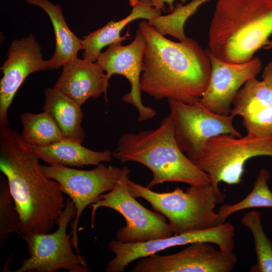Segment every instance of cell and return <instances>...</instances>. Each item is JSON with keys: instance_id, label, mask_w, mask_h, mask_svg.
<instances>
[{"instance_id": "obj_1", "label": "cell", "mask_w": 272, "mask_h": 272, "mask_svg": "<svg viewBox=\"0 0 272 272\" xmlns=\"http://www.w3.org/2000/svg\"><path fill=\"white\" fill-rule=\"evenodd\" d=\"M139 29L146 40L142 91L156 100L167 98L187 104L199 100L211 73L207 50L190 38L178 42L169 40L147 21L141 22Z\"/></svg>"}, {"instance_id": "obj_2", "label": "cell", "mask_w": 272, "mask_h": 272, "mask_svg": "<svg viewBox=\"0 0 272 272\" xmlns=\"http://www.w3.org/2000/svg\"><path fill=\"white\" fill-rule=\"evenodd\" d=\"M39 160L20 133L8 126L0 128V170L7 178L24 234L48 233L65 206L59 184L44 175Z\"/></svg>"}, {"instance_id": "obj_3", "label": "cell", "mask_w": 272, "mask_h": 272, "mask_svg": "<svg viewBox=\"0 0 272 272\" xmlns=\"http://www.w3.org/2000/svg\"><path fill=\"white\" fill-rule=\"evenodd\" d=\"M272 35V0H218L209 30L208 51L228 62L254 57Z\"/></svg>"}, {"instance_id": "obj_4", "label": "cell", "mask_w": 272, "mask_h": 272, "mask_svg": "<svg viewBox=\"0 0 272 272\" xmlns=\"http://www.w3.org/2000/svg\"><path fill=\"white\" fill-rule=\"evenodd\" d=\"M112 157L122 163H140L153 173L147 187L166 182L190 185L211 182L209 176L197 167L178 147L170 113L153 130L125 133L119 138Z\"/></svg>"}, {"instance_id": "obj_5", "label": "cell", "mask_w": 272, "mask_h": 272, "mask_svg": "<svg viewBox=\"0 0 272 272\" xmlns=\"http://www.w3.org/2000/svg\"><path fill=\"white\" fill-rule=\"evenodd\" d=\"M132 195L148 201L154 210L166 217L174 235L203 230L217 225L214 209L222 203L226 195L218 185L211 182L190 185L185 191L177 187L168 192H157L128 180Z\"/></svg>"}, {"instance_id": "obj_6", "label": "cell", "mask_w": 272, "mask_h": 272, "mask_svg": "<svg viewBox=\"0 0 272 272\" xmlns=\"http://www.w3.org/2000/svg\"><path fill=\"white\" fill-rule=\"evenodd\" d=\"M272 157V135L266 137H235L222 134L207 141L202 148L189 159L207 173L211 183L228 185L242 181L244 165L250 159L258 156Z\"/></svg>"}, {"instance_id": "obj_7", "label": "cell", "mask_w": 272, "mask_h": 272, "mask_svg": "<svg viewBox=\"0 0 272 272\" xmlns=\"http://www.w3.org/2000/svg\"><path fill=\"white\" fill-rule=\"evenodd\" d=\"M77 210L70 198L61 213L51 233H18L27 244L30 257L24 259L20 267L13 272H90L84 256L75 254L72 249L73 234L67 233L69 224L75 219Z\"/></svg>"}, {"instance_id": "obj_8", "label": "cell", "mask_w": 272, "mask_h": 272, "mask_svg": "<svg viewBox=\"0 0 272 272\" xmlns=\"http://www.w3.org/2000/svg\"><path fill=\"white\" fill-rule=\"evenodd\" d=\"M129 170L122 168L120 177L114 188L90 206L92 208V227L97 209L106 207L120 214L126 225L116 232L117 240L123 243H138L165 238L174 235L172 228L160 213L147 209L140 204L129 190Z\"/></svg>"}, {"instance_id": "obj_9", "label": "cell", "mask_w": 272, "mask_h": 272, "mask_svg": "<svg viewBox=\"0 0 272 272\" xmlns=\"http://www.w3.org/2000/svg\"><path fill=\"white\" fill-rule=\"evenodd\" d=\"M44 175L57 181L62 191L74 202L77 210L72 224V245L78 254L79 237L78 225L86 207L94 203L99 196L112 190L117 182L122 168L102 164L90 170H82L59 165H41Z\"/></svg>"}, {"instance_id": "obj_10", "label": "cell", "mask_w": 272, "mask_h": 272, "mask_svg": "<svg viewBox=\"0 0 272 272\" xmlns=\"http://www.w3.org/2000/svg\"><path fill=\"white\" fill-rule=\"evenodd\" d=\"M174 126L176 142L188 158L199 151L210 139L222 134L241 137L233 125L232 114L221 115L203 106L198 100L187 104L168 99Z\"/></svg>"}, {"instance_id": "obj_11", "label": "cell", "mask_w": 272, "mask_h": 272, "mask_svg": "<svg viewBox=\"0 0 272 272\" xmlns=\"http://www.w3.org/2000/svg\"><path fill=\"white\" fill-rule=\"evenodd\" d=\"M235 228L224 222L203 230L188 232L172 236L138 243H123L112 239L108 243L110 251L115 255L105 267L106 272H122L133 261L170 247L205 242L214 244L225 252L235 249Z\"/></svg>"}, {"instance_id": "obj_12", "label": "cell", "mask_w": 272, "mask_h": 272, "mask_svg": "<svg viewBox=\"0 0 272 272\" xmlns=\"http://www.w3.org/2000/svg\"><path fill=\"white\" fill-rule=\"evenodd\" d=\"M213 244L198 242L175 253L156 254L142 258L131 272H230L236 265L234 252L217 249Z\"/></svg>"}, {"instance_id": "obj_13", "label": "cell", "mask_w": 272, "mask_h": 272, "mask_svg": "<svg viewBox=\"0 0 272 272\" xmlns=\"http://www.w3.org/2000/svg\"><path fill=\"white\" fill-rule=\"evenodd\" d=\"M121 42L110 44L105 51L100 53L96 62L106 72L109 79L112 75L118 74L128 80L130 90L122 96V101L131 104L137 109L139 121L150 119L156 115V112L151 107L143 104L140 84L146 47L145 37L138 29L130 43L122 45Z\"/></svg>"}, {"instance_id": "obj_14", "label": "cell", "mask_w": 272, "mask_h": 272, "mask_svg": "<svg viewBox=\"0 0 272 272\" xmlns=\"http://www.w3.org/2000/svg\"><path fill=\"white\" fill-rule=\"evenodd\" d=\"M41 49L33 34L11 42L7 59L0 68L3 74L0 82V128L10 125L8 109L25 79L31 73L49 70Z\"/></svg>"}, {"instance_id": "obj_15", "label": "cell", "mask_w": 272, "mask_h": 272, "mask_svg": "<svg viewBox=\"0 0 272 272\" xmlns=\"http://www.w3.org/2000/svg\"><path fill=\"white\" fill-rule=\"evenodd\" d=\"M208 52L211 73L207 89L199 101L216 114L229 115L237 92L247 81L259 73L262 62L259 58L254 57L243 63L228 62Z\"/></svg>"}, {"instance_id": "obj_16", "label": "cell", "mask_w": 272, "mask_h": 272, "mask_svg": "<svg viewBox=\"0 0 272 272\" xmlns=\"http://www.w3.org/2000/svg\"><path fill=\"white\" fill-rule=\"evenodd\" d=\"M62 66V72L53 87L81 106L89 98H97L102 94L107 100L109 79L97 62L76 57Z\"/></svg>"}, {"instance_id": "obj_17", "label": "cell", "mask_w": 272, "mask_h": 272, "mask_svg": "<svg viewBox=\"0 0 272 272\" xmlns=\"http://www.w3.org/2000/svg\"><path fill=\"white\" fill-rule=\"evenodd\" d=\"M129 4L132 9L125 18L118 21L111 20L101 28L83 37L81 40L83 59L96 62L103 47L129 38L128 31L120 36L121 30L127 24L138 19L150 21L161 14V10L154 7L151 0H129Z\"/></svg>"}, {"instance_id": "obj_18", "label": "cell", "mask_w": 272, "mask_h": 272, "mask_svg": "<svg viewBox=\"0 0 272 272\" xmlns=\"http://www.w3.org/2000/svg\"><path fill=\"white\" fill-rule=\"evenodd\" d=\"M31 148L40 160L50 165L70 167L97 166L103 162H109L112 157L109 150L94 151L66 139L47 146Z\"/></svg>"}, {"instance_id": "obj_19", "label": "cell", "mask_w": 272, "mask_h": 272, "mask_svg": "<svg viewBox=\"0 0 272 272\" xmlns=\"http://www.w3.org/2000/svg\"><path fill=\"white\" fill-rule=\"evenodd\" d=\"M44 94L43 111L52 117L65 139L82 144L85 134L82 126L84 115L81 106L54 87L46 88Z\"/></svg>"}, {"instance_id": "obj_20", "label": "cell", "mask_w": 272, "mask_h": 272, "mask_svg": "<svg viewBox=\"0 0 272 272\" xmlns=\"http://www.w3.org/2000/svg\"><path fill=\"white\" fill-rule=\"evenodd\" d=\"M31 5L38 6L48 15L54 31L55 49L53 56L48 60L49 70L57 69L70 59L77 57L82 49L81 39L70 29L58 5L48 0H26Z\"/></svg>"}, {"instance_id": "obj_21", "label": "cell", "mask_w": 272, "mask_h": 272, "mask_svg": "<svg viewBox=\"0 0 272 272\" xmlns=\"http://www.w3.org/2000/svg\"><path fill=\"white\" fill-rule=\"evenodd\" d=\"M23 130L20 136L31 147L49 146L65 139L52 117L47 112H25L21 116Z\"/></svg>"}, {"instance_id": "obj_22", "label": "cell", "mask_w": 272, "mask_h": 272, "mask_svg": "<svg viewBox=\"0 0 272 272\" xmlns=\"http://www.w3.org/2000/svg\"><path fill=\"white\" fill-rule=\"evenodd\" d=\"M230 114L243 117L272 105V92L267 84L256 77L247 81L237 92Z\"/></svg>"}, {"instance_id": "obj_23", "label": "cell", "mask_w": 272, "mask_h": 272, "mask_svg": "<svg viewBox=\"0 0 272 272\" xmlns=\"http://www.w3.org/2000/svg\"><path fill=\"white\" fill-rule=\"evenodd\" d=\"M270 173L266 168H261L250 193L241 200L232 204L224 205L217 212V225L225 222L230 215L240 211L255 208H272V191L268 185Z\"/></svg>"}, {"instance_id": "obj_24", "label": "cell", "mask_w": 272, "mask_h": 272, "mask_svg": "<svg viewBox=\"0 0 272 272\" xmlns=\"http://www.w3.org/2000/svg\"><path fill=\"white\" fill-rule=\"evenodd\" d=\"M241 223L250 230L254 242L256 262L250 271L272 272V242L263 230L260 212L256 210L247 212Z\"/></svg>"}, {"instance_id": "obj_25", "label": "cell", "mask_w": 272, "mask_h": 272, "mask_svg": "<svg viewBox=\"0 0 272 272\" xmlns=\"http://www.w3.org/2000/svg\"><path fill=\"white\" fill-rule=\"evenodd\" d=\"M205 3V0H192L185 5L179 4L170 14L160 15L148 22L161 35L168 34L184 41L187 38L184 31L186 20Z\"/></svg>"}, {"instance_id": "obj_26", "label": "cell", "mask_w": 272, "mask_h": 272, "mask_svg": "<svg viewBox=\"0 0 272 272\" xmlns=\"http://www.w3.org/2000/svg\"><path fill=\"white\" fill-rule=\"evenodd\" d=\"M19 215L10 191L8 182L3 174L0 178V246H3L10 234L20 232Z\"/></svg>"}, {"instance_id": "obj_27", "label": "cell", "mask_w": 272, "mask_h": 272, "mask_svg": "<svg viewBox=\"0 0 272 272\" xmlns=\"http://www.w3.org/2000/svg\"><path fill=\"white\" fill-rule=\"evenodd\" d=\"M242 123L248 135L257 137L272 135V105L242 117Z\"/></svg>"}, {"instance_id": "obj_28", "label": "cell", "mask_w": 272, "mask_h": 272, "mask_svg": "<svg viewBox=\"0 0 272 272\" xmlns=\"http://www.w3.org/2000/svg\"><path fill=\"white\" fill-rule=\"evenodd\" d=\"M262 78L272 92V61H269L264 67Z\"/></svg>"}, {"instance_id": "obj_29", "label": "cell", "mask_w": 272, "mask_h": 272, "mask_svg": "<svg viewBox=\"0 0 272 272\" xmlns=\"http://www.w3.org/2000/svg\"><path fill=\"white\" fill-rule=\"evenodd\" d=\"M175 0H151V3L153 7L155 8L161 10L163 9L164 4L166 3L169 5L171 10H173V3Z\"/></svg>"}, {"instance_id": "obj_30", "label": "cell", "mask_w": 272, "mask_h": 272, "mask_svg": "<svg viewBox=\"0 0 272 272\" xmlns=\"http://www.w3.org/2000/svg\"><path fill=\"white\" fill-rule=\"evenodd\" d=\"M263 48L265 49H272V39H269Z\"/></svg>"}]
</instances>
